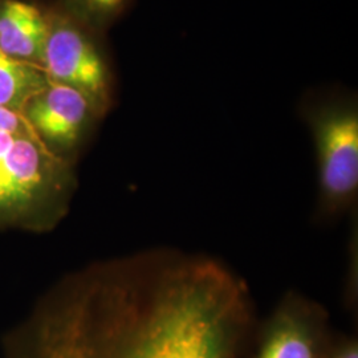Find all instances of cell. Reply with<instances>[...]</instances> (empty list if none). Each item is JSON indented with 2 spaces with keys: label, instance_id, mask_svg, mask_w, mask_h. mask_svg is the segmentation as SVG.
<instances>
[{
  "label": "cell",
  "instance_id": "obj_9",
  "mask_svg": "<svg viewBox=\"0 0 358 358\" xmlns=\"http://www.w3.org/2000/svg\"><path fill=\"white\" fill-rule=\"evenodd\" d=\"M130 0H62L64 13L94 32L103 31L125 11Z\"/></svg>",
  "mask_w": 358,
  "mask_h": 358
},
{
  "label": "cell",
  "instance_id": "obj_1",
  "mask_svg": "<svg viewBox=\"0 0 358 358\" xmlns=\"http://www.w3.org/2000/svg\"><path fill=\"white\" fill-rule=\"evenodd\" d=\"M247 285L206 256L150 250L68 284L16 358H239Z\"/></svg>",
  "mask_w": 358,
  "mask_h": 358
},
{
  "label": "cell",
  "instance_id": "obj_10",
  "mask_svg": "<svg viewBox=\"0 0 358 358\" xmlns=\"http://www.w3.org/2000/svg\"><path fill=\"white\" fill-rule=\"evenodd\" d=\"M32 131L35 130L29 125L23 113L0 106V133H32Z\"/></svg>",
  "mask_w": 358,
  "mask_h": 358
},
{
  "label": "cell",
  "instance_id": "obj_11",
  "mask_svg": "<svg viewBox=\"0 0 358 358\" xmlns=\"http://www.w3.org/2000/svg\"><path fill=\"white\" fill-rule=\"evenodd\" d=\"M324 358H358V343L356 338H343L329 344Z\"/></svg>",
  "mask_w": 358,
  "mask_h": 358
},
{
  "label": "cell",
  "instance_id": "obj_6",
  "mask_svg": "<svg viewBox=\"0 0 358 358\" xmlns=\"http://www.w3.org/2000/svg\"><path fill=\"white\" fill-rule=\"evenodd\" d=\"M329 344L320 308L289 297L264 325L254 358H324Z\"/></svg>",
  "mask_w": 358,
  "mask_h": 358
},
{
  "label": "cell",
  "instance_id": "obj_3",
  "mask_svg": "<svg viewBox=\"0 0 358 358\" xmlns=\"http://www.w3.org/2000/svg\"><path fill=\"white\" fill-rule=\"evenodd\" d=\"M308 121L316 143L321 203L329 213L343 210L358 189L357 103H320L309 109Z\"/></svg>",
  "mask_w": 358,
  "mask_h": 358
},
{
  "label": "cell",
  "instance_id": "obj_5",
  "mask_svg": "<svg viewBox=\"0 0 358 358\" xmlns=\"http://www.w3.org/2000/svg\"><path fill=\"white\" fill-rule=\"evenodd\" d=\"M23 115L38 138L64 157L76 149L101 113L83 92L50 81L27 103Z\"/></svg>",
  "mask_w": 358,
  "mask_h": 358
},
{
  "label": "cell",
  "instance_id": "obj_2",
  "mask_svg": "<svg viewBox=\"0 0 358 358\" xmlns=\"http://www.w3.org/2000/svg\"><path fill=\"white\" fill-rule=\"evenodd\" d=\"M71 182L64 157L32 133H0V220L31 214L63 198Z\"/></svg>",
  "mask_w": 358,
  "mask_h": 358
},
{
  "label": "cell",
  "instance_id": "obj_7",
  "mask_svg": "<svg viewBox=\"0 0 358 358\" xmlns=\"http://www.w3.org/2000/svg\"><path fill=\"white\" fill-rule=\"evenodd\" d=\"M50 15L22 0L0 1V51L15 60L41 66Z\"/></svg>",
  "mask_w": 358,
  "mask_h": 358
},
{
  "label": "cell",
  "instance_id": "obj_8",
  "mask_svg": "<svg viewBox=\"0 0 358 358\" xmlns=\"http://www.w3.org/2000/svg\"><path fill=\"white\" fill-rule=\"evenodd\" d=\"M51 80L41 66L15 60L0 51V106L23 113Z\"/></svg>",
  "mask_w": 358,
  "mask_h": 358
},
{
  "label": "cell",
  "instance_id": "obj_4",
  "mask_svg": "<svg viewBox=\"0 0 358 358\" xmlns=\"http://www.w3.org/2000/svg\"><path fill=\"white\" fill-rule=\"evenodd\" d=\"M96 34L63 10L50 13L41 68L53 83L83 92L103 113L110 103L113 81Z\"/></svg>",
  "mask_w": 358,
  "mask_h": 358
}]
</instances>
